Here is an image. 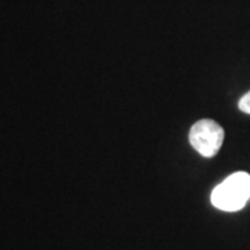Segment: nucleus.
I'll use <instances>...</instances> for the list:
<instances>
[{
  "instance_id": "f257e3e1",
  "label": "nucleus",
  "mask_w": 250,
  "mask_h": 250,
  "mask_svg": "<svg viewBox=\"0 0 250 250\" xmlns=\"http://www.w3.org/2000/svg\"><path fill=\"white\" fill-rule=\"evenodd\" d=\"M250 199V174L245 171L233 172L211 193V203L223 211H238Z\"/></svg>"
},
{
  "instance_id": "f03ea898",
  "label": "nucleus",
  "mask_w": 250,
  "mask_h": 250,
  "mask_svg": "<svg viewBox=\"0 0 250 250\" xmlns=\"http://www.w3.org/2000/svg\"><path fill=\"white\" fill-rule=\"evenodd\" d=\"M225 138L224 128L214 120L203 118L189 131V142L203 157H213L221 149Z\"/></svg>"
},
{
  "instance_id": "7ed1b4c3",
  "label": "nucleus",
  "mask_w": 250,
  "mask_h": 250,
  "mask_svg": "<svg viewBox=\"0 0 250 250\" xmlns=\"http://www.w3.org/2000/svg\"><path fill=\"white\" fill-rule=\"evenodd\" d=\"M239 108H241L243 113L250 114V92H248V93L239 100Z\"/></svg>"
}]
</instances>
